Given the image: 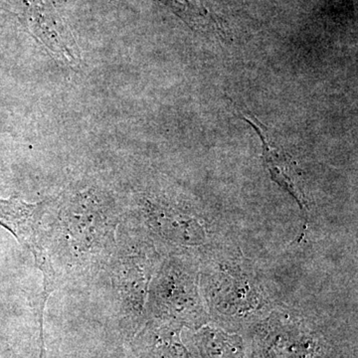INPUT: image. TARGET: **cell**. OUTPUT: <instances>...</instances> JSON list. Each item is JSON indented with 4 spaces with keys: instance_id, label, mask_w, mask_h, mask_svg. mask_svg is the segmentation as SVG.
I'll return each instance as SVG.
<instances>
[{
    "instance_id": "6da1fadb",
    "label": "cell",
    "mask_w": 358,
    "mask_h": 358,
    "mask_svg": "<svg viewBox=\"0 0 358 358\" xmlns=\"http://www.w3.org/2000/svg\"><path fill=\"white\" fill-rule=\"evenodd\" d=\"M199 288L210 322L234 333L280 305L267 275L233 242L199 259Z\"/></svg>"
},
{
    "instance_id": "7a4b0ae2",
    "label": "cell",
    "mask_w": 358,
    "mask_h": 358,
    "mask_svg": "<svg viewBox=\"0 0 358 358\" xmlns=\"http://www.w3.org/2000/svg\"><path fill=\"white\" fill-rule=\"evenodd\" d=\"M241 334L247 358H357V338L338 322L282 303Z\"/></svg>"
},
{
    "instance_id": "3957f363",
    "label": "cell",
    "mask_w": 358,
    "mask_h": 358,
    "mask_svg": "<svg viewBox=\"0 0 358 358\" xmlns=\"http://www.w3.org/2000/svg\"><path fill=\"white\" fill-rule=\"evenodd\" d=\"M148 322L164 320L194 331L210 322L199 288V259L178 252L162 264L155 278Z\"/></svg>"
},
{
    "instance_id": "277c9868",
    "label": "cell",
    "mask_w": 358,
    "mask_h": 358,
    "mask_svg": "<svg viewBox=\"0 0 358 358\" xmlns=\"http://www.w3.org/2000/svg\"><path fill=\"white\" fill-rule=\"evenodd\" d=\"M45 203H27L18 197L0 199V226L8 230L34 256L44 275V296L53 291L55 273L41 239V219Z\"/></svg>"
},
{
    "instance_id": "5b68a950",
    "label": "cell",
    "mask_w": 358,
    "mask_h": 358,
    "mask_svg": "<svg viewBox=\"0 0 358 358\" xmlns=\"http://www.w3.org/2000/svg\"><path fill=\"white\" fill-rule=\"evenodd\" d=\"M183 329L173 322L150 320L134 336V358H199L190 334L183 341Z\"/></svg>"
},
{
    "instance_id": "8992f818",
    "label": "cell",
    "mask_w": 358,
    "mask_h": 358,
    "mask_svg": "<svg viewBox=\"0 0 358 358\" xmlns=\"http://www.w3.org/2000/svg\"><path fill=\"white\" fill-rule=\"evenodd\" d=\"M244 120L253 127L262 141L264 162L270 173L271 178L293 197L301 211L307 213L310 211V203L296 164L291 157L271 143L270 138L260 122L254 121L251 117H244Z\"/></svg>"
},
{
    "instance_id": "52a82bcc",
    "label": "cell",
    "mask_w": 358,
    "mask_h": 358,
    "mask_svg": "<svg viewBox=\"0 0 358 358\" xmlns=\"http://www.w3.org/2000/svg\"><path fill=\"white\" fill-rule=\"evenodd\" d=\"M199 358H247L243 336L208 322L196 331H190Z\"/></svg>"
},
{
    "instance_id": "ba28073f",
    "label": "cell",
    "mask_w": 358,
    "mask_h": 358,
    "mask_svg": "<svg viewBox=\"0 0 358 358\" xmlns=\"http://www.w3.org/2000/svg\"><path fill=\"white\" fill-rule=\"evenodd\" d=\"M39 358H47L43 334V317H40V355Z\"/></svg>"
}]
</instances>
